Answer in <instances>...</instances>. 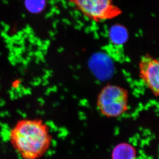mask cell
<instances>
[{
	"label": "cell",
	"mask_w": 159,
	"mask_h": 159,
	"mask_svg": "<svg viewBox=\"0 0 159 159\" xmlns=\"http://www.w3.org/2000/svg\"><path fill=\"white\" fill-rule=\"evenodd\" d=\"M139 75L152 93L159 96V59L149 55L141 58L139 64Z\"/></svg>",
	"instance_id": "cell-4"
},
{
	"label": "cell",
	"mask_w": 159,
	"mask_h": 159,
	"mask_svg": "<svg viewBox=\"0 0 159 159\" xmlns=\"http://www.w3.org/2000/svg\"><path fill=\"white\" fill-rule=\"evenodd\" d=\"M80 12L93 21L100 22L116 16L119 11L112 0H69Z\"/></svg>",
	"instance_id": "cell-3"
},
{
	"label": "cell",
	"mask_w": 159,
	"mask_h": 159,
	"mask_svg": "<svg viewBox=\"0 0 159 159\" xmlns=\"http://www.w3.org/2000/svg\"><path fill=\"white\" fill-rule=\"evenodd\" d=\"M25 4L28 11L32 13H39L46 6V0H25Z\"/></svg>",
	"instance_id": "cell-6"
},
{
	"label": "cell",
	"mask_w": 159,
	"mask_h": 159,
	"mask_svg": "<svg viewBox=\"0 0 159 159\" xmlns=\"http://www.w3.org/2000/svg\"><path fill=\"white\" fill-rule=\"evenodd\" d=\"M9 141L23 159H39L49 150L52 137L49 126L40 118H23L11 130Z\"/></svg>",
	"instance_id": "cell-1"
},
{
	"label": "cell",
	"mask_w": 159,
	"mask_h": 159,
	"mask_svg": "<svg viewBox=\"0 0 159 159\" xmlns=\"http://www.w3.org/2000/svg\"><path fill=\"white\" fill-rule=\"evenodd\" d=\"M128 92L115 85H107L98 93L96 107L101 115L117 118L128 110Z\"/></svg>",
	"instance_id": "cell-2"
},
{
	"label": "cell",
	"mask_w": 159,
	"mask_h": 159,
	"mask_svg": "<svg viewBox=\"0 0 159 159\" xmlns=\"http://www.w3.org/2000/svg\"><path fill=\"white\" fill-rule=\"evenodd\" d=\"M136 152L131 145L122 143L116 146L112 153V159H135Z\"/></svg>",
	"instance_id": "cell-5"
}]
</instances>
